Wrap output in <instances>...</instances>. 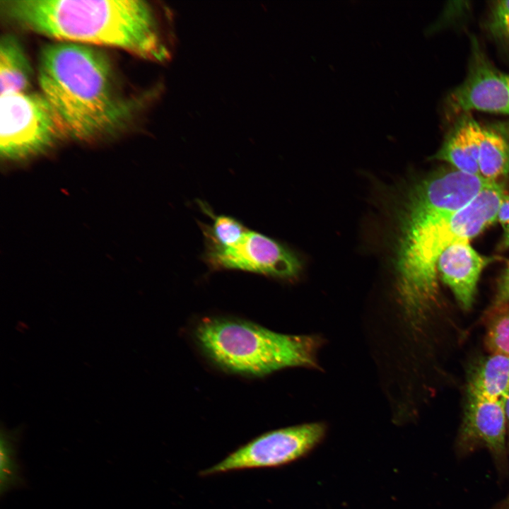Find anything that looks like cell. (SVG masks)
<instances>
[{"mask_svg": "<svg viewBox=\"0 0 509 509\" xmlns=\"http://www.w3.org/2000/svg\"><path fill=\"white\" fill-rule=\"evenodd\" d=\"M446 107L452 116L472 110L509 115V74L493 65L474 37L467 74L448 94Z\"/></svg>", "mask_w": 509, "mask_h": 509, "instance_id": "cell-8", "label": "cell"}, {"mask_svg": "<svg viewBox=\"0 0 509 509\" xmlns=\"http://www.w3.org/2000/svg\"><path fill=\"white\" fill-rule=\"evenodd\" d=\"M486 24L495 40L509 47V0L491 2Z\"/></svg>", "mask_w": 509, "mask_h": 509, "instance_id": "cell-18", "label": "cell"}, {"mask_svg": "<svg viewBox=\"0 0 509 509\" xmlns=\"http://www.w3.org/2000/svg\"><path fill=\"white\" fill-rule=\"evenodd\" d=\"M506 414L505 401L467 396L461 429V441L465 445L481 444L493 455L505 451Z\"/></svg>", "mask_w": 509, "mask_h": 509, "instance_id": "cell-9", "label": "cell"}, {"mask_svg": "<svg viewBox=\"0 0 509 509\" xmlns=\"http://www.w3.org/2000/svg\"><path fill=\"white\" fill-rule=\"evenodd\" d=\"M66 136L60 117L41 93L0 95V153L4 158L35 154Z\"/></svg>", "mask_w": 509, "mask_h": 509, "instance_id": "cell-5", "label": "cell"}, {"mask_svg": "<svg viewBox=\"0 0 509 509\" xmlns=\"http://www.w3.org/2000/svg\"><path fill=\"white\" fill-rule=\"evenodd\" d=\"M37 81L69 136L89 140L123 127L136 107L108 57L88 45L53 42L40 51Z\"/></svg>", "mask_w": 509, "mask_h": 509, "instance_id": "cell-3", "label": "cell"}, {"mask_svg": "<svg viewBox=\"0 0 509 509\" xmlns=\"http://www.w3.org/2000/svg\"><path fill=\"white\" fill-rule=\"evenodd\" d=\"M509 303V262L499 280L493 309Z\"/></svg>", "mask_w": 509, "mask_h": 509, "instance_id": "cell-20", "label": "cell"}, {"mask_svg": "<svg viewBox=\"0 0 509 509\" xmlns=\"http://www.w3.org/2000/svg\"><path fill=\"white\" fill-rule=\"evenodd\" d=\"M505 409L507 421H509V391H508V393L507 394V397H506L505 401Z\"/></svg>", "mask_w": 509, "mask_h": 509, "instance_id": "cell-21", "label": "cell"}, {"mask_svg": "<svg viewBox=\"0 0 509 509\" xmlns=\"http://www.w3.org/2000/svg\"><path fill=\"white\" fill-rule=\"evenodd\" d=\"M201 209L209 216L211 225L199 223L205 247H230L238 243L249 230L241 221L226 215H216L209 206L200 201Z\"/></svg>", "mask_w": 509, "mask_h": 509, "instance_id": "cell-16", "label": "cell"}, {"mask_svg": "<svg viewBox=\"0 0 509 509\" xmlns=\"http://www.w3.org/2000/svg\"><path fill=\"white\" fill-rule=\"evenodd\" d=\"M2 15L36 34L115 47L156 63L171 60L176 35L165 6L142 0H4Z\"/></svg>", "mask_w": 509, "mask_h": 509, "instance_id": "cell-2", "label": "cell"}, {"mask_svg": "<svg viewBox=\"0 0 509 509\" xmlns=\"http://www.w3.org/2000/svg\"><path fill=\"white\" fill-rule=\"evenodd\" d=\"M498 221L503 229V238L501 242V248L509 247V195L505 194L500 204L497 213Z\"/></svg>", "mask_w": 509, "mask_h": 509, "instance_id": "cell-19", "label": "cell"}, {"mask_svg": "<svg viewBox=\"0 0 509 509\" xmlns=\"http://www.w3.org/2000/svg\"><path fill=\"white\" fill-rule=\"evenodd\" d=\"M326 433L320 422L304 423L262 434L200 472L211 476L228 472L276 467L291 463L315 447Z\"/></svg>", "mask_w": 509, "mask_h": 509, "instance_id": "cell-6", "label": "cell"}, {"mask_svg": "<svg viewBox=\"0 0 509 509\" xmlns=\"http://www.w3.org/2000/svg\"><path fill=\"white\" fill-rule=\"evenodd\" d=\"M485 340L491 353L509 356V303L493 309Z\"/></svg>", "mask_w": 509, "mask_h": 509, "instance_id": "cell-17", "label": "cell"}, {"mask_svg": "<svg viewBox=\"0 0 509 509\" xmlns=\"http://www.w3.org/2000/svg\"><path fill=\"white\" fill-rule=\"evenodd\" d=\"M22 429H8L1 426L0 434V492L3 495L21 486L24 480L18 459V444Z\"/></svg>", "mask_w": 509, "mask_h": 509, "instance_id": "cell-15", "label": "cell"}, {"mask_svg": "<svg viewBox=\"0 0 509 509\" xmlns=\"http://www.w3.org/2000/svg\"><path fill=\"white\" fill-rule=\"evenodd\" d=\"M479 168L489 181L509 173V122L481 125Z\"/></svg>", "mask_w": 509, "mask_h": 509, "instance_id": "cell-12", "label": "cell"}, {"mask_svg": "<svg viewBox=\"0 0 509 509\" xmlns=\"http://www.w3.org/2000/svg\"><path fill=\"white\" fill-rule=\"evenodd\" d=\"M475 195L469 178L452 170L435 172L409 192L396 269L399 296L413 326H419L438 303L442 253L456 242H469L497 218L503 187L493 181Z\"/></svg>", "mask_w": 509, "mask_h": 509, "instance_id": "cell-1", "label": "cell"}, {"mask_svg": "<svg viewBox=\"0 0 509 509\" xmlns=\"http://www.w3.org/2000/svg\"><path fill=\"white\" fill-rule=\"evenodd\" d=\"M195 338L216 365L252 376L288 367H317L321 344L317 336L284 334L250 322L215 317L197 325Z\"/></svg>", "mask_w": 509, "mask_h": 509, "instance_id": "cell-4", "label": "cell"}, {"mask_svg": "<svg viewBox=\"0 0 509 509\" xmlns=\"http://www.w3.org/2000/svg\"><path fill=\"white\" fill-rule=\"evenodd\" d=\"M33 70L18 40L6 34L0 40V95L28 92Z\"/></svg>", "mask_w": 509, "mask_h": 509, "instance_id": "cell-14", "label": "cell"}, {"mask_svg": "<svg viewBox=\"0 0 509 509\" xmlns=\"http://www.w3.org/2000/svg\"><path fill=\"white\" fill-rule=\"evenodd\" d=\"M203 259L211 270H240L291 279L299 274L298 257L277 240L250 229L230 247H205Z\"/></svg>", "mask_w": 509, "mask_h": 509, "instance_id": "cell-7", "label": "cell"}, {"mask_svg": "<svg viewBox=\"0 0 509 509\" xmlns=\"http://www.w3.org/2000/svg\"><path fill=\"white\" fill-rule=\"evenodd\" d=\"M491 260L479 254L468 241L450 245L439 257L438 273L463 308L472 306L480 274Z\"/></svg>", "mask_w": 509, "mask_h": 509, "instance_id": "cell-10", "label": "cell"}, {"mask_svg": "<svg viewBox=\"0 0 509 509\" xmlns=\"http://www.w3.org/2000/svg\"><path fill=\"white\" fill-rule=\"evenodd\" d=\"M509 391V356L491 353L473 368L467 396L505 401Z\"/></svg>", "mask_w": 509, "mask_h": 509, "instance_id": "cell-13", "label": "cell"}, {"mask_svg": "<svg viewBox=\"0 0 509 509\" xmlns=\"http://www.w3.org/2000/svg\"><path fill=\"white\" fill-rule=\"evenodd\" d=\"M481 124L469 112L458 116L433 158L461 172L481 175L479 168Z\"/></svg>", "mask_w": 509, "mask_h": 509, "instance_id": "cell-11", "label": "cell"}]
</instances>
